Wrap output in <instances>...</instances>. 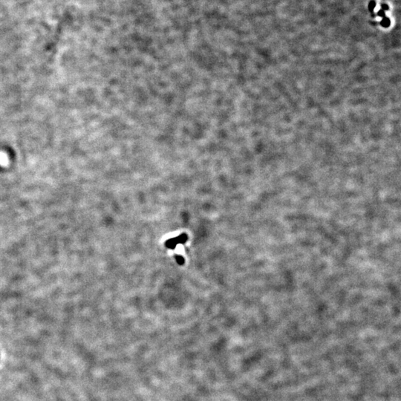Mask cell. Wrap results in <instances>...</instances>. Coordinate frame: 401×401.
Listing matches in <instances>:
<instances>
[{"mask_svg":"<svg viewBox=\"0 0 401 401\" xmlns=\"http://www.w3.org/2000/svg\"><path fill=\"white\" fill-rule=\"evenodd\" d=\"M177 242H176L175 238H171V239H169L166 241V246L168 248H170V249H174L175 248L176 245H177Z\"/></svg>","mask_w":401,"mask_h":401,"instance_id":"obj_1","label":"cell"},{"mask_svg":"<svg viewBox=\"0 0 401 401\" xmlns=\"http://www.w3.org/2000/svg\"><path fill=\"white\" fill-rule=\"evenodd\" d=\"M187 238H188L187 236H186V234H182V235H180L179 236H178V237H176L175 238L176 242H177V243H185L186 241L187 240Z\"/></svg>","mask_w":401,"mask_h":401,"instance_id":"obj_2","label":"cell"},{"mask_svg":"<svg viewBox=\"0 0 401 401\" xmlns=\"http://www.w3.org/2000/svg\"><path fill=\"white\" fill-rule=\"evenodd\" d=\"M390 24H391V21H390L389 18H388L386 17H385L384 18H383V20L381 21V23H380V25H382L383 27H384V28H388V26L390 25Z\"/></svg>","mask_w":401,"mask_h":401,"instance_id":"obj_3","label":"cell"},{"mask_svg":"<svg viewBox=\"0 0 401 401\" xmlns=\"http://www.w3.org/2000/svg\"><path fill=\"white\" fill-rule=\"evenodd\" d=\"M175 259L177 261V262L179 264H183L184 263V258L182 257L181 256H175Z\"/></svg>","mask_w":401,"mask_h":401,"instance_id":"obj_4","label":"cell"},{"mask_svg":"<svg viewBox=\"0 0 401 401\" xmlns=\"http://www.w3.org/2000/svg\"><path fill=\"white\" fill-rule=\"evenodd\" d=\"M375 6H376L375 2L372 1V2H370L369 5H368V8H369V10L371 11H373V10H374V8H375Z\"/></svg>","mask_w":401,"mask_h":401,"instance_id":"obj_5","label":"cell"},{"mask_svg":"<svg viewBox=\"0 0 401 401\" xmlns=\"http://www.w3.org/2000/svg\"><path fill=\"white\" fill-rule=\"evenodd\" d=\"M378 15L379 16V17H381L384 18L385 17H386V13H385V11H383V10L381 9L378 12Z\"/></svg>","mask_w":401,"mask_h":401,"instance_id":"obj_6","label":"cell"},{"mask_svg":"<svg viewBox=\"0 0 401 401\" xmlns=\"http://www.w3.org/2000/svg\"><path fill=\"white\" fill-rule=\"evenodd\" d=\"M381 8H382V10H383L384 11H388V10H389V7H388V5H386V4H382V5H381Z\"/></svg>","mask_w":401,"mask_h":401,"instance_id":"obj_7","label":"cell"}]
</instances>
